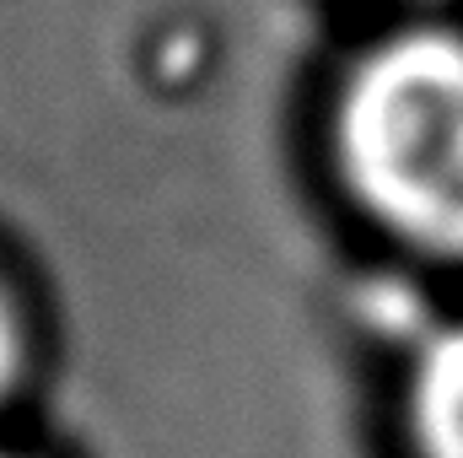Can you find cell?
<instances>
[{"mask_svg": "<svg viewBox=\"0 0 463 458\" xmlns=\"http://www.w3.org/2000/svg\"><path fill=\"white\" fill-rule=\"evenodd\" d=\"M410 443L420 458H463V324L431 335L410 367Z\"/></svg>", "mask_w": 463, "mask_h": 458, "instance_id": "2", "label": "cell"}, {"mask_svg": "<svg viewBox=\"0 0 463 458\" xmlns=\"http://www.w3.org/2000/svg\"><path fill=\"white\" fill-rule=\"evenodd\" d=\"M335 162L388 237L463 264V33H393L350 65L335 98Z\"/></svg>", "mask_w": 463, "mask_h": 458, "instance_id": "1", "label": "cell"}, {"mask_svg": "<svg viewBox=\"0 0 463 458\" xmlns=\"http://www.w3.org/2000/svg\"><path fill=\"white\" fill-rule=\"evenodd\" d=\"M22 367H27V324H22V308H16L11 286L0 281V405L16 394Z\"/></svg>", "mask_w": 463, "mask_h": 458, "instance_id": "3", "label": "cell"}, {"mask_svg": "<svg viewBox=\"0 0 463 458\" xmlns=\"http://www.w3.org/2000/svg\"><path fill=\"white\" fill-rule=\"evenodd\" d=\"M0 458H11V453H0Z\"/></svg>", "mask_w": 463, "mask_h": 458, "instance_id": "4", "label": "cell"}]
</instances>
